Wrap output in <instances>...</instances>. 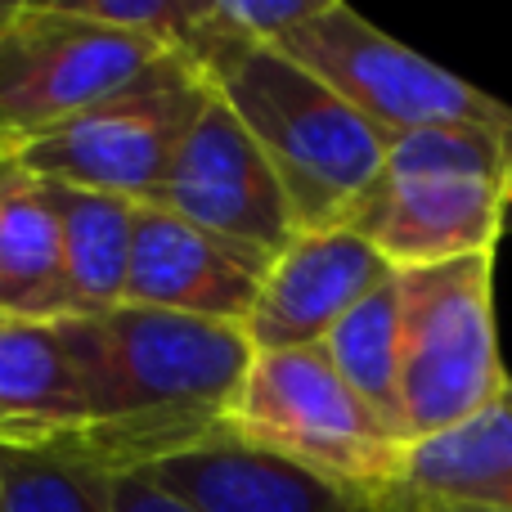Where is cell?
<instances>
[{
  "mask_svg": "<svg viewBox=\"0 0 512 512\" xmlns=\"http://www.w3.org/2000/svg\"><path fill=\"white\" fill-rule=\"evenodd\" d=\"M90 423L72 445L99 472H144L225 432L256 346L248 328L149 306L59 319Z\"/></svg>",
  "mask_w": 512,
  "mask_h": 512,
  "instance_id": "cell-1",
  "label": "cell"
},
{
  "mask_svg": "<svg viewBox=\"0 0 512 512\" xmlns=\"http://www.w3.org/2000/svg\"><path fill=\"white\" fill-rule=\"evenodd\" d=\"M185 59L261 144L301 234L351 221L387 162V135L369 117L279 45H248L216 32L207 9Z\"/></svg>",
  "mask_w": 512,
  "mask_h": 512,
  "instance_id": "cell-2",
  "label": "cell"
},
{
  "mask_svg": "<svg viewBox=\"0 0 512 512\" xmlns=\"http://www.w3.org/2000/svg\"><path fill=\"white\" fill-rule=\"evenodd\" d=\"M405 441H432L504 405L512 378L495 337V252L396 270Z\"/></svg>",
  "mask_w": 512,
  "mask_h": 512,
  "instance_id": "cell-3",
  "label": "cell"
},
{
  "mask_svg": "<svg viewBox=\"0 0 512 512\" xmlns=\"http://www.w3.org/2000/svg\"><path fill=\"white\" fill-rule=\"evenodd\" d=\"M225 427L373 499L405 481L409 445L346 387L319 346L256 355Z\"/></svg>",
  "mask_w": 512,
  "mask_h": 512,
  "instance_id": "cell-4",
  "label": "cell"
},
{
  "mask_svg": "<svg viewBox=\"0 0 512 512\" xmlns=\"http://www.w3.org/2000/svg\"><path fill=\"white\" fill-rule=\"evenodd\" d=\"M207 99L212 86L203 72L185 54H162L131 86L23 144L9 153V162L54 185L95 189L144 207L153 203L180 140Z\"/></svg>",
  "mask_w": 512,
  "mask_h": 512,
  "instance_id": "cell-5",
  "label": "cell"
},
{
  "mask_svg": "<svg viewBox=\"0 0 512 512\" xmlns=\"http://www.w3.org/2000/svg\"><path fill=\"white\" fill-rule=\"evenodd\" d=\"M279 50L333 86L387 140L436 126H481L512 135V104L400 45L342 0H328Z\"/></svg>",
  "mask_w": 512,
  "mask_h": 512,
  "instance_id": "cell-6",
  "label": "cell"
},
{
  "mask_svg": "<svg viewBox=\"0 0 512 512\" xmlns=\"http://www.w3.org/2000/svg\"><path fill=\"white\" fill-rule=\"evenodd\" d=\"M162 54L81 18L68 0H18L0 32V158L117 95Z\"/></svg>",
  "mask_w": 512,
  "mask_h": 512,
  "instance_id": "cell-7",
  "label": "cell"
},
{
  "mask_svg": "<svg viewBox=\"0 0 512 512\" xmlns=\"http://www.w3.org/2000/svg\"><path fill=\"white\" fill-rule=\"evenodd\" d=\"M149 207H167L265 265L301 234L270 158L216 95L185 131Z\"/></svg>",
  "mask_w": 512,
  "mask_h": 512,
  "instance_id": "cell-8",
  "label": "cell"
},
{
  "mask_svg": "<svg viewBox=\"0 0 512 512\" xmlns=\"http://www.w3.org/2000/svg\"><path fill=\"white\" fill-rule=\"evenodd\" d=\"M512 180L472 171L387 167L360 198L346 230L364 234L396 270L486 256L508 234Z\"/></svg>",
  "mask_w": 512,
  "mask_h": 512,
  "instance_id": "cell-9",
  "label": "cell"
},
{
  "mask_svg": "<svg viewBox=\"0 0 512 512\" xmlns=\"http://www.w3.org/2000/svg\"><path fill=\"white\" fill-rule=\"evenodd\" d=\"M391 279L396 265L346 225L297 234L288 252L270 261L252 306L248 337L256 355L324 346V337Z\"/></svg>",
  "mask_w": 512,
  "mask_h": 512,
  "instance_id": "cell-10",
  "label": "cell"
},
{
  "mask_svg": "<svg viewBox=\"0 0 512 512\" xmlns=\"http://www.w3.org/2000/svg\"><path fill=\"white\" fill-rule=\"evenodd\" d=\"M265 270L270 265L261 256L230 248L225 239L198 230L185 216L167 212V207L144 203L135 212L126 306H149L171 310V315L248 328Z\"/></svg>",
  "mask_w": 512,
  "mask_h": 512,
  "instance_id": "cell-11",
  "label": "cell"
},
{
  "mask_svg": "<svg viewBox=\"0 0 512 512\" xmlns=\"http://www.w3.org/2000/svg\"><path fill=\"white\" fill-rule=\"evenodd\" d=\"M144 472L194 512H387V499L337 486L230 427Z\"/></svg>",
  "mask_w": 512,
  "mask_h": 512,
  "instance_id": "cell-12",
  "label": "cell"
},
{
  "mask_svg": "<svg viewBox=\"0 0 512 512\" xmlns=\"http://www.w3.org/2000/svg\"><path fill=\"white\" fill-rule=\"evenodd\" d=\"M90 409L59 324L0 315V450H72Z\"/></svg>",
  "mask_w": 512,
  "mask_h": 512,
  "instance_id": "cell-13",
  "label": "cell"
},
{
  "mask_svg": "<svg viewBox=\"0 0 512 512\" xmlns=\"http://www.w3.org/2000/svg\"><path fill=\"white\" fill-rule=\"evenodd\" d=\"M0 315L36 324L77 315L50 180L9 158H0Z\"/></svg>",
  "mask_w": 512,
  "mask_h": 512,
  "instance_id": "cell-14",
  "label": "cell"
},
{
  "mask_svg": "<svg viewBox=\"0 0 512 512\" xmlns=\"http://www.w3.org/2000/svg\"><path fill=\"white\" fill-rule=\"evenodd\" d=\"M54 216H59L63 265L77 315H108L126 306V279H131V248H135V212L140 203H126L95 189L54 185Z\"/></svg>",
  "mask_w": 512,
  "mask_h": 512,
  "instance_id": "cell-15",
  "label": "cell"
},
{
  "mask_svg": "<svg viewBox=\"0 0 512 512\" xmlns=\"http://www.w3.org/2000/svg\"><path fill=\"white\" fill-rule=\"evenodd\" d=\"M400 486L512 512V414L499 405L454 432L409 445Z\"/></svg>",
  "mask_w": 512,
  "mask_h": 512,
  "instance_id": "cell-16",
  "label": "cell"
},
{
  "mask_svg": "<svg viewBox=\"0 0 512 512\" xmlns=\"http://www.w3.org/2000/svg\"><path fill=\"white\" fill-rule=\"evenodd\" d=\"M319 351L342 373L346 387L405 441V414H400V283L391 279L378 292H369L324 337Z\"/></svg>",
  "mask_w": 512,
  "mask_h": 512,
  "instance_id": "cell-17",
  "label": "cell"
},
{
  "mask_svg": "<svg viewBox=\"0 0 512 512\" xmlns=\"http://www.w3.org/2000/svg\"><path fill=\"white\" fill-rule=\"evenodd\" d=\"M0 512H104V472L72 450H0Z\"/></svg>",
  "mask_w": 512,
  "mask_h": 512,
  "instance_id": "cell-18",
  "label": "cell"
},
{
  "mask_svg": "<svg viewBox=\"0 0 512 512\" xmlns=\"http://www.w3.org/2000/svg\"><path fill=\"white\" fill-rule=\"evenodd\" d=\"M328 0H212L207 18L216 32L248 45H283L297 27L324 9Z\"/></svg>",
  "mask_w": 512,
  "mask_h": 512,
  "instance_id": "cell-19",
  "label": "cell"
},
{
  "mask_svg": "<svg viewBox=\"0 0 512 512\" xmlns=\"http://www.w3.org/2000/svg\"><path fill=\"white\" fill-rule=\"evenodd\" d=\"M104 512H194L149 472H104Z\"/></svg>",
  "mask_w": 512,
  "mask_h": 512,
  "instance_id": "cell-20",
  "label": "cell"
},
{
  "mask_svg": "<svg viewBox=\"0 0 512 512\" xmlns=\"http://www.w3.org/2000/svg\"><path fill=\"white\" fill-rule=\"evenodd\" d=\"M387 512H504V508L459 504V499H436V495H418V490L396 486V490L387 495Z\"/></svg>",
  "mask_w": 512,
  "mask_h": 512,
  "instance_id": "cell-21",
  "label": "cell"
},
{
  "mask_svg": "<svg viewBox=\"0 0 512 512\" xmlns=\"http://www.w3.org/2000/svg\"><path fill=\"white\" fill-rule=\"evenodd\" d=\"M14 9H18V0H0V32H5V23L14 18Z\"/></svg>",
  "mask_w": 512,
  "mask_h": 512,
  "instance_id": "cell-22",
  "label": "cell"
},
{
  "mask_svg": "<svg viewBox=\"0 0 512 512\" xmlns=\"http://www.w3.org/2000/svg\"><path fill=\"white\" fill-rule=\"evenodd\" d=\"M504 409H508V414H512V387H508V396H504Z\"/></svg>",
  "mask_w": 512,
  "mask_h": 512,
  "instance_id": "cell-23",
  "label": "cell"
},
{
  "mask_svg": "<svg viewBox=\"0 0 512 512\" xmlns=\"http://www.w3.org/2000/svg\"><path fill=\"white\" fill-rule=\"evenodd\" d=\"M508 230H512V212H508Z\"/></svg>",
  "mask_w": 512,
  "mask_h": 512,
  "instance_id": "cell-24",
  "label": "cell"
}]
</instances>
